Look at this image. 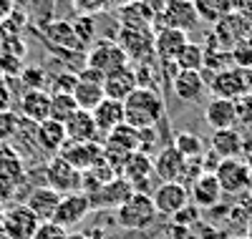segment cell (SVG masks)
Segmentation results:
<instances>
[{
	"label": "cell",
	"mask_w": 252,
	"mask_h": 239,
	"mask_svg": "<svg viewBox=\"0 0 252 239\" xmlns=\"http://www.w3.org/2000/svg\"><path fill=\"white\" fill-rule=\"evenodd\" d=\"M164 114H166L164 96L157 89H149V86H139L124 98V123L134 128L159 126L164 121Z\"/></svg>",
	"instance_id": "6da1fadb"
},
{
	"label": "cell",
	"mask_w": 252,
	"mask_h": 239,
	"mask_svg": "<svg viewBox=\"0 0 252 239\" xmlns=\"http://www.w3.org/2000/svg\"><path fill=\"white\" fill-rule=\"evenodd\" d=\"M157 207L154 199L146 191H134L119 209H116V222L124 229H146L157 219Z\"/></svg>",
	"instance_id": "7a4b0ae2"
},
{
	"label": "cell",
	"mask_w": 252,
	"mask_h": 239,
	"mask_svg": "<svg viewBox=\"0 0 252 239\" xmlns=\"http://www.w3.org/2000/svg\"><path fill=\"white\" fill-rule=\"evenodd\" d=\"M209 91L212 96L220 98H240L245 93H252V68H240V66H229L224 71H217L209 78Z\"/></svg>",
	"instance_id": "3957f363"
},
{
	"label": "cell",
	"mask_w": 252,
	"mask_h": 239,
	"mask_svg": "<svg viewBox=\"0 0 252 239\" xmlns=\"http://www.w3.org/2000/svg\"><path fill=\"white\" fill-rule=\"evenodd\" d=\"M116 43L121 46L126 60H129L131 66H139V63H154L157 60V53H154V33L152 30L121 28Z\"/></svg>",
	"instance_id": "277c9868"
},
{
	"label": "cell",
	"mask_w": 252,
	"mask_h": 239,
	"mask_svg": "<svg viewBox=\"0 0 252 239\" xmlns=\"http://www.w3.org/2000/svg\"><path fill=\"white\" fill-rule=\"evenodd\" d=\"M157 23H159L157 28L166 26V28H174V30H182L189 35L202 20H199L197 8H194V0H166L161 15L157 18Z\"/></svg>",
	"instance_id": "5b68a950"
},
{
	"label": "cell",
	"mask_w": 252,
	"mask_h": 239,
	"mask_svg": "<svg viewBox=\"0 0 252 239\" xmlns=\"http://www.w3.org/2000/svg\"><path fill=\"white\" fill-rule=\"evenodd\" d=\"M43 179L46 186L56 189L58 194H68V191H81L83 181V171H78L73 164H68L63 156H51L46 169H43Z\"/></svg>",
	"instance_id": "8992f818"
},
{
	"label": "cell",
	"mask_w": 252,
	"mask_h": 239,
	"mask_svg": "<svg viewBox=\"0 0 252 239\" xmlns=\"http://www.w3.org/2000/svg\"><path fill=\"white\" fill-rule=\"evenodd\" d=\"M215 177L224 194H245L252 186V169L237 156V159H220Z\"/></svg>",
	"instance_id": "52a82bcc"
},
{
	"label": "cell",
	"mask_w": 252,
	"mask_h": 239,
	"mask_svg": "<svg viewBox=\"0 0 252 239\" xmlns=\"http://www.w3.org/2000/svg\"><path fill=\"white\" fill-rule=\"evenodd\" d=\"M83 58H86V66L98 71L101 76H106V73H111V71H116V68L129 63L126 56H124V51H121V46L116 40H109V38L91 43V48L86 51Z\"/></svg>",
	"instance_id": "ba28073f"
},
{
	"label": "cell",
	"mask_w": 252,
	"mask_h": 239,
	"mask_svg": "<svg viewBox=\"0 0 252 239\" xmlns=\"http://www.w3.org/2000/svg\"><path fill=\"white\" fill-rule=\"evenodd\" d=\"M40 219L23 204H13L3 209V219H0V232L8 239H31L33 232L38 229Z\"/></svg>",
	"instance_id": "9c48e42d"
},
{
	"label": "cell",
	"mask_w": 252,
	"mask_h": 239,
	"mask_svg": "<svg viewBox=\"0 0 252 239\" xmlns=\"http://www.w3.org/2000/svg\"><path fill=\"white\" fill-rule=\"evenodd\" d=\"M91 202L83 191H68V194H61V202L56 207V214H53V222H58L61 227H76L81 224L86 216L91 214Z\"/></svg>",
	"instance_id": "30bf717a"
},
{
	"label": "cell",
	"mask_w": 252,
	"mask_h": 239,
	"mask_svg": "<svg viewBox=\"0 0 252 239\" xmlns=\"http://www.w3.org/2000/svg\"><path fill=\"white\" fill-rule=\"evenodd\" d=\"M73 98H76L78 108L94 111V106L106 98V93H103V76L89 66L83 71H78V83L73 89Z\"/></svg>",
	"instance_id": "8fae6325"
},
{
	"label": "cell",
	"mask_w": 252,
	"mask_h": 239,
	"mask_svg": "<svg viewBox=\"0 0 252 239\" xmlns=\"http://www.w3.org/2000/svg\"><path fill=\"white\" fill-rule=\"evenodd\" d=\"M154 207L161 216H174L189 204V189L179 181H161L154 191Z\"/></svg>",
	"instance_id": "7c38bea8"
},
{
	"label": "cell",
	"mask_w": 252,
	"mask_h": 239,
	"mask_svg": "<svg viewBox=\"0 0 252 239\" xmlns=\"http://www.w3.org/2000/svg\"><path fill=\"white\" fill-rule=\"evenodd\" d=\"M121 177L134 186V191H146L152 177H154V159L144 151H134L126 156V161L121 164Z\"/></svg>",
	"instance_id": "4fadbf2b"
},
{
	"label": "cell",
	"mask_w": 252,
	"mask_h": 239,
	"mask_svg": "<svg viewBox=\"0 0 252 239\" xmlns=\"http://www.w3.org/2000/svg\"><path fill=\"white\" fill-rule=\"evenodd\" d=\"M189 189V202H192L197 209H209V207H217L222 199V186L215 177V171H204L199 179H194L192 184L187 186Z\"/></svg>",
	"instance_id": "5bb4252c"
},
{
	"label": "cell",
	"mask_w": 252,
	"mask_h": 239,
	"mask_svg": "<svg viewBox=\"0 0 252 239\" xmlns=\"http://www.w3.org/2000/svg\"><path fill=\"white\" fill-rule=\"evenodd\" d=\"M187 43H189V35L182 33V30L166 28V26L157 28V33H154V53H157V60L159 63H174Z\"/></svg>",
	"instance_id": "9a60e30c"
},
{
	"label": "cell",
	"mask_w": 252,
	"mask_h": 239,
	"mask_svg": "<svg viewBox=\"0 0 252 239\" xmlns=\"http://www.w3.org/2000/svg\"><path fill=\"white\" fill-rule=\"evenodd\" d=\"M169 86H172V91H174V96L179 101L194 103L207 91V78L202 76V71H177L172 76Z\"/></svg>",
	"instance_id": "2e32d148"
},
{
	"label": "cell",
	"mask_w": 252,
	"mask_h": 239,
	"mask_svg": "<svg viewBox=\"0 0 252 239\" xmlns=\"http://www.w3.org/2000/svg\"><path fill=\"white\" fill-rule=\"evenodd\" d=\"M134 89H139V78H136V71L131 63H126V66L103 76V93H106V98L124 101Z\"/></svg>",
	"instance_id": "e0dca14e"
},
{
	"label": "cell",
	"mask_w": 252,
	"mask_h": 239,
	"mask_svg": "<svg viewBox=\"0 0 252 239\" xmlns=\"http://www.w3.org/2000/svg\"><path fill=\"white\" fill-rule=\"evenodd\" d=\"M103 146L96 144V141H68L63 144V149L58 151V156H63L68 164H73L78 171H89L91 164L101 156Z\"/></svg>",
	"instance_id": "ac0fdd59"
},
{
	"label": "cell",
	"mask_w": 252,
	"mask_h": 239,
	"mask_svg": "<svg viewBox=\"0 0 252 239\" xmlns=\"http://www.w3.org/2000/svg\"><path fill=\"white\" fill-rule=\"evenodd\" d=\"M46 40L51 43V46L56 51L66 48V56L76 53V56H86V46L76 38L71 23H66V20H53V23H48L46 28Z\"/></svg>",
	"instance_id": "d6986e66"
},
{
	"label": "cell",
	"mask_w": 252,
	"mask_h": 239,
	"mask_svg": "<svg viewBox=\"0 0 252 239\" xmlns=\"http://www.w3.org/2000/svg\"><path fill=\"white\" fill-rule=\"evenodd\" d=\"M204 121H207V126L212 128V131H217V128H232L237 123L235 101L232 98L212 96L209 103L204 106Z\"/></svg>",
	"instance_id": "ffe728a7"
},
{
	"label": "cell",
	"mask_w": 252,
	"mask_h": 239,
	"mask_svg": "<svg viewBox=\"0 0 252 239\" xmlns=\"http://www.w3.org/2000/svg\"><path fill=\"white\" fill-rule=\"evenodd\" d=\"M20 116L35 123L51 119V93H46L43 89L23 91V96H20Z\"/></svg>",
	"instance_id": "44dd1931"
},
{
	"label": "cell",
	"mask_w": 252,
	"mask_h": 239,
	"mask_svg": "<svg viewBox=\"0 0 252 239\" xmlns=\"http://www.w3.org/2000/svg\"><path fill=\"white\" fill-rule=\"evenodd\" d=\"M184 166H187V159L174 149V144L164 146L154 159V174L159 181H179Z\"/></svg>",
	"instance_id": "7402d4cb"
},
{
	"label": "cell",
	"mask_w": 252,
	"mask_h": 239,
	"mask_svg": "<svg viewBox=\"0 0 252 239\" xmlns=\"http://www.w3.org/2000/svg\"><path fill=\"white\" fill-rule=\"evenodd\" d=\"M134 194V186L126 181L121 174H116L114 179H109L106 184H101L96 199H94V209L96 207H111V209H119L126 199Z\"/></svg>",
	"instance_id": "603a6c76"
},
{
	"label": "cell",
	"mask_w": 252,
	"mask_h": 239,
	"mask_svg": "<svg viewBox=\"0 0 252 239\" xmlns=\"http://www.w3.org/2000/svg\"><path fill=\"white\" fill-rule=\"evenodd\" d=\"M63 144H66V126H63L61 121L46 119V121L38 123V128H35V146L40 151L56 156L58 151L63 149Z\"/></svg>",
	"instance_id": "cb8c5ba5"
},
{
	"label": "cell",
	"mask_w": 252,
	"mask_h": 239,
	"mask_svg": "<svg viewBox=\"0 0 252 239\" xmlns=\"http://www.w3.org/2000/svg\"><path fill=\"white\" fill-rule=\"evenodd\" d=\"M215 35L224 43V46L232 48L235 43H240V40H245V38L252 35V26L247 23V20H245L237 10H235V13L224 15L220 23H215Z\"/></svg>",
	"instance_id": "d4e9b609"
},
{
	"label": "cell",
	"mask_w": 252,
	"mask_h": 239,
	"mask_svg": "<svg viewBox=\"0 0 252 239\" xmlns=\"http://www.w3.org/2000/svg\"><path fill=\"white\" fill-rule=\"evenodd\" d=\"M91 116H94V123L98 128V136H106L109 131H114L119 123H124V101L103 98L101 103L94 106Z\"/></svg>",
	"instance_id": "484cf974"
},
{
	"label": "cell",
	"mask_w": 252,
	"mask_h": 239,
	"mask_svg": "<svg viewBox=\"0 0 252 239\" xmlns=\"http://www.w3.org/2000/svg\"><path fill=\"white\" fill-rule=\"evenodd\" d=\"M61 202V194L51 186H35L31 194H28V199H26V207L38 216L40 222H48L53 219V214H56V207Z\"/></svg>",
	"instance_id": "4316f807"
},
{
	"label": "cell",
	"mask_w": 252,
	"mask_h": 239,
	"mask_svg": "<svg viewBox=\"0 0 252 239\" xmlns=\"http://www.w3.org/2000/svg\"><path fill=\"white\" fill-rule=\"evenodd\" d=\"M209 151H215L220 159H237L242 154V134L237 128H217L209 139Z\"/></svg>",
	"instance_id": "83f0119b"
},
{
	"label": "cell",
	"mask_w": 252,
	"mask_h": 239,
	"mask_svg": "<svg viewBox=\"0 0 252 239\" xmlns=\"http://www.w3.org/2000/svg\"><path fill=\"white\" fill-rule=\"evenodd\" d=\"M119 20L121 28H131V30H152V23H157V18L149 13L141 0H131L119 8Z\"/></svg>",
	"instance_id": "f1b7e54d"
},
{
	"label": "cell",
	"mask_w": 252,
	"mask_h": 239,
	"mask_svg": "<svg viewBox=\"0 0 252 239\" xmlns=\"http://www.w3.org/2000/svg\"><path fill=\"white\" fill-rule=\"evenodd\" d=\"M63 126H66V139L68 141H96L98 139V128L94 123V116L86 108H78Z\"/></svg>",
	"instance_id": "f546056e"
},
{
	"label": "cell",
	"mask_w": 252,
	"mask_h": 239,
	"mask_svg": "<svg viewBox=\"0 0 252 239\" xmlns=\"http://www.w3.org/2000/svg\"><path fill=\"white\" fill-rule=\"evenodd\" d=\"M194 8L199 13V20L215 26L224 15L235 13V0H194Z\"/></svg>",
	"instance_id": "4dcf8cb0"
},
{
	"label": "cell",
	"mask_w": 252,
	"mask_h": 239,
	"mask_svg": "<svg viewBox=\"0 0 252 239\" xmlns=\"http://www.w3.org/2000/svg\"><path fill=\"white\" fill-rule=\"evenodd\" d=\"M174 63H177L179 71H202V66H204V48L199 46V43L189 40L187 46L182 48V53L177 56Z\"/></svg>",
	"instance_id": "1f68e13d"
},
{
	"label": "cell",
	"mask_w": 252,
	"mask_h": 239,
	"mask_svg": "<svg viewBox=\"0 0 252 239\" xmlns=\"http://www.w3.org/2000/svg\"><path fill=\"white\" fill-rule=\"evenodd\" d=\"M172 144H174V149L179 151L184 159H197V156L204 154V139L197 136V134H192V131H182V134H177Z\"/></svg>",
	"instance_id": "d6a6232c"
},
{
	"label": "cell",
	"mask_w": 252,
	"mask_h": 239,
	"mask_svg": "<svg viewBox=\"0 0 252 239\" xmlns=\"http://www.w3.org/2000/svg\"><path fill=\"white\" fill-rule=\"evenodd\" d=\"M78 111V103L73 93H51V119L66 123Z\"/></svg>",
	"instance_id": "836d02e7"
},
{
	"label": "cell",
	"mask_w": 252,
	"mask_h": 239,
	"mask_svg": "<svg viewBox=\"0 0 252 239\" xmlns=\"http://www.w3.org/2000/svg\"><path fill=\"white\" fill-rule=\"evenodd\" d=\"M71 28H73V33H76V38L83 43V46H91L94 43V20H91V15H83V13H78V18L76 20H71Z\"/></svg>",
	"instance_id": "e575fe53"
},
{
	"label": "cell",
	"mask_w": 252,
	"mask_h": 239,
	"mask_svg": "<svg viewBox=\"0 0 252 239\" xmlns=\"http://www.w3.org/2000/svg\"><path fill=\"white\" fill-rule=\"evenodd\" d=\"M232 63L240 68H252V38H245L240 43H235L232 48Z\"/></svg>",
	"instance_id": "d590c367"
},
{
	"label": "cell",
	"mask_w": 252,
	"mask_h": 239,
	"mask_svg": "<svg viewBox=\"0 0 252 239\" xmlns=\"http://www.w3.org/2000/svg\"><path fill=\"white\" fill-rule=\"evenodd\" d=\"M76 83H78V73H73V71L56 73L51 78V93H73Z\"/></svg>",
	"instance_id": "8d00e7d4"
},
{
	"label": "cell",
	"mask_w": 252,
	"mask_h": 239,
	"mask_svg": "<svg viewBox=\"0 0 252 239\" xmlns=\"http://www.w3.org/2000/svg\"><path fill=\"white\" fill-rule=\"evenodd\" d=\"M66 234H68L66 227H61L58 222L48 219V222H40L38 224V229L33 232L31 239H66Z\"/></svg>",
	"instance_id": "74e56055"
},
{
	"label": "cell",
	"mask_w": 252,
	"mask_h": 239,
	"mask_svg": "<svg viewBox=\"0 0 252 239\" xmlns=\"http://www.w3.org/2000/svg\"><path fill=\"white\" fill-rule=\"evenodd\" d=\"M20 81H23V86H26V91L28 89H43V86L48 83V76H46V71L43 68H26L23 73H20Z\"/></svg>",
	"instance_id": "f35d334b"
},
{
	"label": "cell",
	"mask_w": 252,
	"mask_h": 239,
	"mask_svg": "<svg viewBox=\"0 0 252 239\" xmlns=\"http://www.w3.org/2000/svg\"><path fill=\"white\" fill-rule=\"evenodd\" d=\"M18 121H20V116H15L10 108L8 111H0V141H10L13 139L15 128H18Z\"/></svg>",
	"instance_id": "ab89813d"
},
{
	"label": "cell",
	"mask_w": 252,
	"mask_h": 239,
	"mask_svg": "<svg viewBox=\"0 0 252 239\" xmlns=\"http://www.w3.org/2000/svg\"><path fill=\"white\" fill-rule=\"evenodd\" d=\"M235 111H237V123L252 126V93L235 98Z\"/></svg>",
	"instance_id": "60d3db41"
},
{
	"label": "cell",
	"mask_w": 252,
	"mask_h": 239,
	"mask_svg": "<svg viewBox=\"0 0 252 239\" xmlns=\"http://www.w3.org/2000/svg\"><path fill=\"white\" fill-rule=\"evenodd\" d=\"M73 8L83 15H94V13H101L106 8V0H71Z\"/></svg>",
	"instance_id": "b9f144b4"
},
{
	"label": "cell",
	"mask_w": 252,
	"mask_h": 239,
	"mask_svg": "<svg viewBox=\"0 0 252 239\" xmlns=\"http://www.w3.org/2000/svg\"><path fill=\"white\" fill-rule=\"evenodd\" d=\"M240 159L252 169V134L242 136V154H240Z\"/></svg>",
	"instance_id": "7bdbcfd3"
},
{
	"label": "cell",
	"mask_w": 252,
	"mask_h": 239,
	"mask_svg": "<svg viewBox=\"0 0 252 239\" xmlns=\"http://www.w3.org/2000/svg\"><path fill=\"white\" fill-rule=\"evenodd\" d=\"M235 10L252 26V0H235Z\"/></svg>",
	"instance_id": "ee69618b"
},
{
	"label": "cell",
	"mask_w": 252,
	"mask_h": 239,
	"mask_svg": "<svg viewBox=\"0 0 252 239\" xmlns=\"http://www.w3.org/2000/svg\"><path fill=\"white\" fill-rule=\"evenodd\" d=\"M10 101H13V96H10V91H8V86L0 81V111H8Z\"/></svg>",
	"instance_id": "f6af8a7d"
},
{
	"label": "cell",
	"mask_w": 252,
	"mask_h": 239,
	"mask_svg": "<svg viewBox=\"0 0 252 239\" xmlns=\"http://www.w3.org/2000/svg\"><path fill=\"white\" fill-rule=\"evenodd\" d=\"M13 10V0H0V20Z\"/></svg>",
	"instance_id": "bcb514c9"
},
{
	"label": "cell",
	"mask_w": 252,
	"mask_h": 239,
	"mask_svg": "<svg viewBox=\"0 0 252 239\" xmlns=\"http://www.w3.org/2000/svg\"><path fill=\"white\" fill-rule=\"evenodd\" d=\"M106 3H111L114 8H121V5H126V3H131V0H106Z\"/></svg>",
	"instance_id": "7dc6e473"
},
{
	"label": "cell",
	"mask_w": 252,
	"mask_h": 239,
	"mask_svg": "<svg viewBox=\"0 0 252 239\" xmlns=\"http://www.w3.org/2000/svg\"><path fill=\"white\" fill-rule=\"evenodd\" d=\"M66 239H89L86 234H66Z\"/></svg>",
	"instance_id": "c3c4849f"
},
{
	"label": "cell",
	"mask_w": 252,
	"mask_h": 239,
	"mask_svg": "<svg viewBox=\"0 0 252 239\" xmlns=\"http://www.w3.org/2000/svg\"><path fill=\"white\" fill-rule=\"evenodd\" d=\"M247 237L252 239V222H250V229H247Z\"/></svg>",
	"instance_id": "681fc988"
},
{
	"label": "cell",
	"mask_w": 252,
	"mask_h": 239,
	"mask_svg": "<svg viewBox=\"0 0 252 239\" xmlns=\"http://www.w3.org/2000/svg\"><path fill=\"white\" fill-rule=\"evenodd\" d=\"M245 239H250V237H245Z\"/></svg>",
	"instance_id": "f907efd6"
},
{
	"label": "cell",
	"mask_w": 252,
	"mask_h": 239,
	"mask_svg": "<svg viewBox=\"0 0 252 239\" xmlns=\"http://www.w3.org/2000/svg\"><path fill=\"white\" fill-rule=\"evenodd\" d=\"M13 3H15V0H13Z\"/></svg>",
	"instance_id": "816d5d0a"
}]
</instances>
